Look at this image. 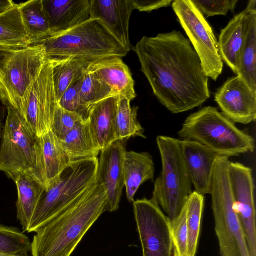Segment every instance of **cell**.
Masks as SVG:
<instances>
[{
    "label": "cell",
    "mask_w": 256,
    "mask_h": 256,
    "mask_svg": "<svg viewBox=\"0 0 256 256\" xmlns=\"http://www.w3.org/2000/svg\"><path fill=\"white\" fill-rule=\"evenodd\" d=\"M133 50L154 95L172 114L198 107L210 98L208 78L190 40L180 32L144 36Z\"/></svg>",
    "instance_id": "6da1fadb"
},
{
    "label": "cell",
    "mask_w": 256,
    "mask_h": 256,
    "mask_svg": "<svg viewBox=\"0 0 256 256\" xmlns=\"http://www.w3.org/2000/svg\"><path fill=\"white\" fill-rule=\"evenodd\" d=\"M106 192L96 180L82 196L36 232L32 256H70L92 226L106 212Z\"/></svg>",
    "instance_id": "7a4b0ae2"
},
{
    "label": "cell",
    "mask_w": 256,
    "mask_h": 256,
    "mask_svg": "<svg viewBox=\"0 0 256 256\" xmlns=\"http://www.w3.org/2000/svg\"><path fill=\"white\" fill-rule=\"evenodd\" d=\"M42 44L46 59L76 57L97 62L126 56L128 52L98 19L90 18L62 33L50 36Z\"/></svg>",
    "instance_id": "3957f363"
},
{
    "label": "cell",
    "mask_w": 256,
    "mask_h": 256,
    "mask_svg": "<svg viewBox=\"0 0 256 256\" xmlns=\"http://www.w3.org/2000/svg\"><path fill=\"white\" fill-rule=\"evenodd\" d=\"M178 136L182 140L198 142L220 156H238L253 152L254 149L252 136L210 106L190 114L183 123Z\"/></svg>",
    "instance_id": "277c9868"
},
{
    "label": "cell",
    "mask_w": 256,
    "mask_h": 256,
    "mask_svg": "<svg viewBox=\"0 0 256 256\" xmlns=\"http://www.w3.org/2000/svg\"><path fill=\"white\" fill-rule=\"evenodd\" d=\"M98 158L72 162L44 190L26 232H36L88 192L96 182Z\"/></svg>",
    "instance_id": "5b68a950"
},
{
    "label": "cell",
    "mask_w": 256,
    "mask_h": 256,
    "mask_svg": "<svg viewBox=\"0 0 256 256\" xmlns=\"http://www.w3.org/2000/svg\"><path fill=\"white\" fill-rule=\"evenodd\" d=\"M180 140L164 136L156 138L162 169L155 182L152 198L170 222L179 215L192 192Z\"/></svg>",
    "instance_id": "8992f818"
},
{
    "label": "cell",
    "mask_w": 256,
    "mask_h": 256,
    "mask_svg": "<svg viewBox=\"0 0 256 256\" xmlns=\"http://www.w3.org/2000/svg\"><path fill=\"white\" fill-rule=\"evenodd\" d=\"M228 158L219 156L210 195L215 232L221 256H250L244 232L234 208L228 174Z\"/></svg>",
    "instance_id": "52a82bcc"
},
{
    "label": "cell",
    "mask_w": 256,
    "mask_h": 256,
    "mask_svg": "<svg viewBox=\"0 0 256 256\" xmlns=\"http://www.w3.org/2000/svg\"><path fill=\"white\" fill-rule=\"evenodd\" d=\"M46 61L42 44L20 49L6 61L0 68V98L7 108L22 114Z\"/></svg>",
    "instance_id": "ba28073f"
},
{
    "label": "cell",
    "mask_w": 256,
    "mask_h": 256,
    "mask_svg": "<svg viewBox=\"0 0 256 256\" xmlns=\"http://www.w3.org/2000/svg\"><path fill=\"white\" fill-rule=\"evenodd\" d=\"M36 138L22 115L8 108L0 142V171L9 178L19 172L34 177Z\"/></svg>",
    "instance_id": "9c48e42d"
},
{
    "label": "cell",
    "mask_w": 256,
    "mask_h": 256,
    "mask_svg": "<svg viewBox=\"0 0 256 256\" xmlns=\"http://www.w3.org/2000/svg\"><path fill=\"white\" fill-rule=\"evenodd\" d=\"M172 5L200 60L206 75L216 80L222 73L224 62L212 28L190 0H175Z\"/></svg>",
    "instance_id": "30bf717a"
},
{
    "label": "cell",
    "mask_w": 256,
    "mask_h": 256,
    "mask_svg": "<svg viewBox=\"0 0 256 256\" xmlns=\"http://www.w3.org/2000/svg\"><path fill=\"white\" fill-rule=\"evenodd\" d=\"M143 256H172L170 221L152 198L134 202Z\"/></svg>",
    "instance_id": "8fae6325"
},
{
    "label": "cell",
    "mask_w": 256,
    "mask_h": 256,
    "mask_svg": "<svg viewBox=\"0 0 256 256\" xmlns=\"http://www.w3.org/2000/svg\"><path fill=\"white\" fill-rule=\"evenodd\" d=\"M228 174L234 208L242 226L250 256H256V208L252 170L229 161Z\"/></svg>",
    "instance_id": "7c38bea8"
},
{
    "label": "cell",
    "mask_w": 256,
    "mask_h": 256,
    "mask_svg": "<svg viewBox=\"0 0 256 256\" xmlns=\"http://www.w3.org/2000/svg\"><path fill=\"white\" fill-rule=\"evenodd\" d=\"M57 105L52 66L50 61L46 59L39 76L32 88L21 114L36 136L50 130Z\"/></svg>",
    "instance_id": "4fadbf2b"
},
{
    "label": "cell",
    "mask_w": 256,
    "mask_h": 256,
    "mask_svg": "<svg viewBox=\"0 0 256 256\" xmlns=\"http://www.w3.org/2000/svg\"><path fill=\"white\" fill-rule=\"evenodd\" d=\"M214 100L232 122L248 124L256 118V92L239 76L231 77L217 90Z\"/></svg>",
    "instance_id": "5bb4252c"
},
{
    "label": "cell",
    "mask_w": 256,
    "mask_h": 256,
    "mask_svg": "<svg viewBox=\"0 0 256 256\" xmlns=\"http://www.w3.org/2000/svg\"><path fill=\"white\" fill-rule=\"evenodd\" d=\"M125 150L122 142L117 140L100 152L96 180L106 192V211L113 212L119 208L124 186L123 157Z\"/></svg>",
    "instance_id": "9a60e30c"
},
{
    "label": "cell",
    "mask_w": 256,
    "mask_h": 256,
    "mask_svg": "<svg viewBox=\"0 0 256 256\" xmlns=\"http://www.w3.org/2000/svg\"><path fill=\"white\" fill-rule=\"evenodd\" d=\"M34 152V178L46 190L72 162L62 149L59 140L50 130L36 136Z\"/></svg>",
    "instance_id": "2e32d148"
},
{
    "label": "cell",
    "mask_w": 256,
    "mask_h": 256,
    "mask_svg": "<svg viewBox=\"0 0 256 256\" xmlns=\"http://www.w3.org/2000/svg\"><path fill=\"white\" fill-rule=\"evenodd\" d=\"M182 154L195 192L210 194L214 166L218 156L200 144L180 140Z\"/></svg>",
    "instance_id": "e0dca14e"
},
{
    "label": "cell",
    "mask_w": 256,
    "mask_h": 256,
    "mask_svg": "<svg viewBox=\"0 0 256 256\" xmlns=\"http://www.w3.org/2000/svg\"><path fill=\"white\" fill-rule=\"evenodd\" d=\"M131 0H90L91 18L100 20L128 52L134 49L129 36Z\"/></svg>",
    "instance_id": "ac0fdd59"
},
{
    "label": "cell",
    "mask_w": 256,
    "mask_h": 256,
    "mask_svg": "<svg viewBox=\"0 0 256 256\" xmlns=\"http://www.w3.org/2000/svg\"><path fill=\"white\" fill-rule=\"evenodd\" d=\"M42 3L51 30L50 36L66 32L91 18L90 0H42Z\"/></svg>",
    "instance_id": "d6986e66"
},
{
    "label": "cell",
    "mask_w": 256,
    "mask_h": 256,
    "mask_svg": "<svg viewBox=\"0 0 256 256\" xmlns=\"http://www.w3.org/2000/svg\"><path fill=\"white\" fill-rule=\"evenodd\" d=\"M256 8V0L248 2L245 10L234 16L222 30L218 45L222 61L237 74L238 60L244 42L248 16Z\"/></svg>",
    "instance_id": "ffe728a7"
},
{
    "label": "cell",
    "mask_w": 256,
    "mask_h": 256,
    "mask_svg": "<svg viewBox=\"0 0 256 256\" xmlns=\"http://www.w3.org/2000/svg\"><path fill=\"white\" fill-rule=\"evenodd\" d=\"M88 71L106 83L118 96L132 101L136 97L132 73L122 58H108L92 64Z\"/></svg>",
    "instance_id": "44dd1931"
},
{
    "label": "cell",
    "mask_w": 256,
    "mask_h": 256,
    "mask_svg": "<svg viewBox=\"0 0 256 256\" xmlns=\"http://www.w3.org/2000/svg\"><path fill=\"white\" fill-rule=\"evenodd\" d=\"M118 96H113L94 104L88 122L93 140L100 152L117 141L116 118Z\"/></svg>",
    "instance_id": "7402d4cb"
},
{
    "label": "cell",
    "mask_w": 256,
    "mask_h": 256,
    "mask_svg": "<svg viewBox=\"0 0 256 256\" xmlns=\"http://www.w3.org/2000/svg\"><path fill=\"white\" fill-rule=\"evenodd\" d=\"M10 178L17 188V218L24 232H26L45 190L32 176L25 172L17 173Z\"/></svg>",
    "instance_id": "603a6c76"
},
{
    "label": "cell",
    "mask_w": 256,
    "mask_h": 256,
    "mask_svg": "<svg viewBox=\"0 0 256 256\" xmlns=\"http://www.w3.org/2000/svg\"><path fill=\"white\" fill-rule=\"evenodd\" d=\"M124 186L130 202L140 186L154 178L155 168L152 157L148 152H137L125 150L123 157Z\"/></svg>",
    "instance_id": "cb8c5ba5"
},
{
    "label": "cell",
    "mask_w": 256,
    "mask_h": 256,
    "mask_svg": "<svg viewBox=\"0 0 256 256\" xmlns=\"http://www.w3.org/2000/svg\"><path fill=\"white\" fill-rule=\"evenodd\" d=\"M47 60L52 66L54 86L58 102L65 91L72 84L82 80L90 66L96 62L76 57Z\"/></svg>",
    "instance_id": "d4e9b609"
},
{
    "label": "cell",
    "mask_w": 256,
    "mask_h": 256,
    "mask_svg": "<svg viewBox=\"0 0 256 256\" xmlns=\"http://www.w3.org/2000/svg\"><path fill=\"white\" fill-rule=\"evenodd\" d=\"M236 76L256 92V8L248 16L246 36L238 60Z\"/></svg>",
    "instance_id": "484cf974"
},
{
    "label": "cell",
    "mask_w": 256,
    "mask_h": 256,
    "mask_svg": "<svg viewBox=\"0 0 256 256\" xmlns=\"http://www.w3.org/2000/svg\"><path fill=\"white\" fill-rule=\"evenodd\" d=\"M59 141L62 149L72 162L96 158L100 152L93 140L87 120Z\"/></svg>",
    "instance_id": "4316f807"
},
{
    "label": "cell",
    "mask_w": 256,
    "mask_h": 256,
    "mask_svg": "<svg viewBox=\"0 0 256 256\" xmlns=\"http://www.w3.org/2000/svg\"><path fill=\"white\" fill-rule=\"evenodd\" d=\"M32 44L18 4L0 14V45L24 48Z\"/></svg>",
    "instance_id": "83f0119b"
},
{
    "label": "cell",
    "mask_w": 256,
    "mask_h": 256,
    "mask_svg": "<svg viewBox=\"0 0 256 256\" xmlns=\"http://www.w3.org/2000/svg\"><path fill=\"white\" fill-rule=\"evenodd\" d=\"M18 5L22 20L32 46L49 36L51 30L42 0H31Z\"/></svg>",
    "instance_id": "f1b7e54d"
},
{
    "label": "cell",
    "mask_w": 256,
    "mask_h": 256,
    "mask_svg": "<svg viewBox=\"0 0 256 256\" xmlns=\"http://www.w3.org/2000/svg\"><path fill=\"white\" fill-rule=\"evenodd\" d=\"M130 102L124 96H118L116 118L117 140L122 142L132 136L146 138L144 129L137 118L138 108H132Z\"/></svg>",
    "instance_id": "f546056e"
},
{
    "label": "cell",
    "mask_w": 256,
    "mask_h": 256,
    "mask_svg": "<svg viewBox=\"0 0 256 256\" xmlns=\"http://www.w3.org/2000/svg\"><path fill=\"white\" fill-rule=\"evenodd\" d=\"M188 256H196L200 232L204 196L192 192L186 203Z\"/></svg>",
    "instance_id": "4dcf8cb0"
},
{
    "label": "cell",
    "mask_w": 256,
    "mask_h": 256,
    "mask_svg": "<svg viewBox=\"0 0 256 256\" xmlns=\"http://www.w3.org/2000/svg\"><path fill=\"white\" fill-rule=\"evenodd\" d=\"M80 94L82 102L90 109L102 100L116 96L106 83L88 71L80 80Z\"/></svg>",
    "instance_id": "1f68e13d"
},
{
    "label": "cell",
    "mask_w": 256,
    "mask_h": 256,
    "mask_svg": "<svg viewBox=\"0 0 256 256\" xmlns=\"http://www.w3.org/2000/svg\"><path fill=\"white\" fill-rule=\"evenodd\" d=\"M31 250L29 238L16 228L0 224V253L26 255Z\"/></svg>",
    "instance_id": "d6a6232c"
},
{
    "label": "cell",
    "mask_w": 256,
    "mask_h": 256,
    "mask_svg": "<svg viewBox=\"0 0 256 256\" xmlns=\"http://www.w3.org/2000/svg\"><path fill=\"white\" fill-rule=\"evenodd\" d=\"M84 121L76 114L68 112L57 105L51 126L50 131L62 140L76 126Z\"/></svg>",
    "instance_id": "836d02e7"
},
{
    "label": "cell",
    "mask_w": 256,
    "mask_h": 256,
    "mask_svg": "<svg viewBox=\"0 0 256 256\" xmlns=\"http://www.w3.org/2000/svg\"><path fill=\"white\" fill-rule=\"evenodd\" d=\"M172 256H188V228L186 204L179 215L170 222Z\"/></svg>",
    "instance_id": "e575fe53"
},
{
    "label": "cell",
    "mask_w": 256,
    "mask_h": 256,
    "mask_svg": "<svg viewBox=\"0 0 256 256\" xmlns=\"http://www.w3.org/2000/svg\"><path fill=\"white\" fill-rule=\"evenodd\" d=\"M80 80L72 84L64 92L58 104L62 108L79 116L86 122L90 109L82 102L80 97Z\"/></svg>",
    "instance_id": "d590c367"
},
{
    "label": "cell",
    "mask_w": 256,
    "mask_h": 256,
    "mask_svg": "<svg viewBox=\"0 0 256 256\" xmlns=\"http://www.w3.org/2000/svg\"><path fill=\"white\" fill-rule=\"evenodd\" d=\"M193 4L206 18L226 15L234 12L238 0H190Z\"/></svg>",
    "instance_id": "8d00e7d4"
},
{
    "label": "cell",
    "mask_w": 256,
    "mask_h": 256,
    "mask_svg": "<svg viewBox=\"0 0 256 256\" xmlns=\"http://www.w3.org/2000/svg\"><path fill=\"white\" fill-rule=\"evenodd\" d=\"M134 10L150 12L172 4L173 0H131Z\"/></svg>",
    "instance_id": "74e56055"
},
{
    "label": "cell",
    "mask_w": 256,
    "mask_h": 256,
    "mask_svg": "<svg viewBox=\"0 0 256 256\" xmlns=\"http://www.w3.org/2000/svg\"><path fill=\"white\" fill-rule=\"evenodd\" d=\"M22 48L0 45V68L13 54Z\"/></svg>",
    "instance_id": "f35d334b"
},
{
    "label": "cell",
    "mask_w": 256,
    "mask_h": 256,
    "mask_svg": "<svg viewBox=\"0 0 256 256\" xmlns=\"http://www.w3.org/2000/svg\"><path fill=\"white\" fill-rule=\"evenodd\" d=\"M15 4L10 0H0V14L14 6Z\"/></svg>",
    "instance_id": "ab89813d"
},
{
    "label": "cell",
    "mask_w": 256,
    "mask_h": 256,
    "mask_svg": "<svg viewBox=\"0 0 256 256\" xmlns=\"http://www.w3.org/2000/svg\"><path fill=\"white\" fill-rule=\"evenodd\" d=\"M0 256H28V254L26 255H16V254H8L0 253Z\"/></svg>",
    "instance_id": "60d3db41"
},
{
    "label": "cell",
    "mask_w": 256,
    "mask_h": 256,
    "mask_svg": "<svg viewBox=\"0 0 256 256\" xmlns=\"http://www.w3.org/2000/svg\"><path fill=\"white\" fill-rule=\"evenodd\" d=\"M2 130V124H1V122H0V140H1Z\"/></svg>",
    "instance_id": "b9f144b4"
}]
</instances>
